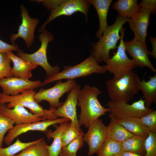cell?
<instances>
[{
  "instance_id": "8d00e7d4",
  "label": "cell",
  "mask_w": 156,
  "mask_h": 156,
  "mask_svg": "<svg viewBox=\"0 0 156 156\" xmlns=\"http://www.w3.org/2000/svg\"><path fill=\"white\" fill-rule=\"evenodd\" d=\"M19 50L17 45L10 44L0 39V53H7L13 51H18Z\"/></svg>"
},
{
  "instance_id": "277c9868",
  "label": "cell",
  "mask_w": 156,
  "mask_h": 156,
  "mask_svg": "<svg viewBox=\"0 0 156 156\" xmlns=\"http://www.w3.org/2000/svg\"><path fill=\"white\" fill-rule=\"evenodd\" d=\"M106 72L103 66L99 65L91 54L81 63L73 66H65L62 71L51 76L47 77L41 83V86L63 79L73 80L76 78L88 76L93 73L102 74Z\"/></svg>"
},
{
  "instance_id": "4316f807",
  "label": "cell",
  "mask_w": 156,
  "mask_h": 156,
  "mask_svg": "<svg viewBox=\"0 0 156 156\" xmlns=\"http://www.w3.org/2000/svg\"><path fill=\"white\" fill-rule=\"evenodd\" d=\"M48 145L44 138L28 146L14 156H48Z\"/></svg>"
},
{
  "instance_id": "d6a6232c",
  "label": "cell",
  "mask_w": 156,
  "mask_h": 156,
  "mask_svg": "<svg viewBox=\"0 0 156 156\" xmlns=\"http://www.w3.org/2000/svg\"><path fill=\"white\" fill-rule=\"evenodd\" d=\"M145 156H156V133L150 131L145 142Z\"/></svg>"
},
{
  "instance_id": "7402d4cb",
  "label": "cell",
  "mask_w": 156,
  "mask_h": 156,
  "mask_svg": "<svg viewBox=\"0 0 156 156\" xmlns=\"http://www.w3.org/2000/svg\"><path fill=\"white\" fill-rule=\"evenodd\" d=\"M69 122L60 124L53 131L47 132L46 136L48 139L52 138L53 142L48 146V156H59L62 145L61 139L63 133L69 124Z\"/></svg>"
},
{
  "instance_id": "e575fe53",
  "label": "cell",
  "mask_w": 156,
  "mask_h": 156,
  "mask_svg": "<svg viewBox=\"0 0 156 156\" xmlns=\"http://www.w3.org/2000/svg\"><path fill=\"white\" fill-rule=\"evenodd\" d=\"M14 124L15 122L12 119L0 115V134L3 137L13 127Z\"/></svg>"
},
{
  "instance_id": "83f0119b",
  "label": "cell",
  "mask_w": 156,
  "mask_h": 156,
  "mask_svg": "<svg viewBox=\"0 0 156 156\" xmlns=\"http://www.w3.org/2000/svg\"><path fill=\"white\" fill-rule=\"evenodd\" d=\"M123 151L121 143L107 138L96 154L97 156H120Z\"/></svg>"
},
{
  "instance_id": "b9f144b4",
  "label": "cell",
  "mask_w": 156,
  "mask_h": 156,
  "mask_svg": "<svg viewBox=\"0 0 156 156\" xmlns=\"http://www.w3.org/2000/svg\"></svg>"
},
{
  "instance_id": "2e32d148",
  "label": "cell",
  "mask_w": 156,
  "mask_h": 156,
  "mask_svg": "<svg viewBox=\"0 0 156 156\" xmlns=\"http://www.w3.org/2000/svg\"><path fill=\"white\" fill-rule=\"evenodd\" d=\"M126 51L127 52L135 62L137 66L146 67L153 73L156 72L148 57L149 51L147 47L144 46L138 39L134 37L132 40L124 41Z\"/></svg>"
},
{
  "instance_id": "d590c367",
  "label": "cell",
  "mask_w": 156,
  "mask_h": 156,
  "mask_svg": "<svg viewBox=\"0 0 156 156\" xmlns=\"http://www.w3.org/2000/svg\"><path fill=\"white\" fill-rule=\"evenodd\" d=\"M140 8L149 10L151 12L155 14L156 11V1L155 0H143L138 5Z\"/></svg>"
},
{
  "instance_id": "8fae6325",
  "label": "cell",
  "mask_w": 156,
  "mask_h": 156,
  "mask_svg": "<svg viewBox=\"0 0 156 156\" xmlns=\"http://www.w3.org/2000/svg\"><path fill=\"white\" fill-rule=\"evenodd\" d=\"M70 121L68 119L60 118L53 120H46L37 122L16 125L8 131L4 139V142L9 146L16 138L24 133L34 131L46 132L51 126Z\"/></svg>"
},
{
  "instance_id": "9a60e30c",
  "label": "cell",
  "mask_w": 156,
  "mask_h": 156,
  "mask_svg": "<svg viewBox=\"0 0 156 156\" xmlns=\"http://www.w3.org/2000/svg\"><path fill=\"white\" fill-rule=\"evenodd\" d=\"M20 9L21 23L19 26L18 33L12 34L10 36V39L12 44H14L16 40L18 38H21L24 40L27 47L29 48L34 39L35 30L39 21L37 18H31L23 5H21Z\"/></svg>"
},
{
  "instance_id": "5bb4252c",
  "label": "cell",
  "mask_w": 156,
  "mask_h": 156,
  "mask_svg": "<svg viewBox=\"0 0 156 156\" xmlns=\"http://www.w3.org/2000/svg\"><path fill=\"white\" fill-rule=\"evenodd\" d=\"M41 83L39 80L32 81L12 77L0 79V86L2 88L3 94L14 96L26 91L40 87L41 86Z\"/></svg>"
},
{
  "instance_id": "e0dca14e",
  "label": "cell",
  "mask_w": 156,
  "mask_h": 156,
  "mask_svg": "<svg viewBox=\"0 0 156 156\" xmlns=\"http://www.w3.org/2000/svg\"><path fill=\"white\" fill-rule=\"evenodd\" d=\"M151 13V11L149 10L140 8L135 15L128 19L127 22L134 34V37L139 40L145 47H147L146 38Z\"/></svg>"
},
{
  "instance_id": "8992f818",
  "label": "cell",
  "mask_w": 156,
  "mask_h": 156,
  "mask_svg": "<svg viewBox=\"0 0 156 156\" xmlns=\"http://www.w3.org/2000/svg\"><path fill=\"white\" fill-rule=\"evenodd\" d=\"M38 38L41 45L37 51L32 54H28L19 50L17 55L25 61L42 67L45 71L47 77H50L59 72L60 70L58 65L53 67L51 66L47 58V46L49 42L53 40V36L48 31L45 30L39 35Z\"/></svg>"
},
{
  "instance_id": "f35d334b",
  "label": "cell",
  "mask_w": 156,
  "mask_h": 156,
  "mask_svg": "<svg viewBox=\"0 0 156 156\" xmlns=\"http://www.w3.org/2000/svg\"><path fill=\"white\" fill-rule=\"evenodd\" d=\"M149 40L152 46V51L151 52H149L150 54L155 59L156 58V37H150Z\"/></svg>"
},
{
  "instance_id": "5b68a950",
  "label": "cell",
  "mask_w": 156,
  "mask_h": 156,
  "mask_svg": "<svg viewBox=\"0 0 156 156\" xmlns=\"http://www.w3.org/2000/svg\"><path fill=\"white\" fill-rule=\"evenodd\" d=\"M36 92L29 90L14 96L6 95L0 92V103H8L6 107L10 109L19 105L29 109L30 112L45 120H53L57 118L53 114L54 110L44 109L37 103L34 99Z\"/></svg>"
},
{
  "instance_id": "484cf974",
  "label": "cell",
  "mask_w": 156,
  "mask_h": 156,
  "mask_svg": "<svg viewBox=\"0 0 156 156\" xmlns=\"http://www.w3.org/2000/svg\"><path fill=\"white\" fill-rule=\"evenodd\" d=\"M145 139L142 137L133 135L121 143L122 149L124 151L145 156Z\"/></svg>"
},
{
  "instance_id": "ba28073f",
  "label": "cell",
  "mask_w": 156,
  "mask_h": 156,
  "mask_svg": "<svg viewBox=\"0 0 156 156\" xmlns=\"http://www.w3.org/2000/svg\"><path fill=\"white\" fill-rule=\"evenodd\" d=\"M77 84L73 80L68 79L65 82L58 81L53 87L47 89L41 88L34 96L35 101L38 103L45 101L49 103L50 109H56L62 104L59 100L65 93L69 92Z\"/></svg>"
},
{
  "instance_id": "4dcf8cb0",
  "label": "cell",
  "mask_w": 156,
  "mask_h": 156,
  "mask_svg": "<svg viewBox=\"0 0 156 156\" xmlns=\"http://www.w3.org/2000/svg\"><path fill=\"white\" fill-rule=\"evenodd\" d=\"M83 133L81 129L77 128L71 122L64 130L61 139L62 148L64 147L81 134Z\"/></svg>"
},
{
  "instance_id": "3957f363",
  "label": "cell",
  "mask_w": 156,
  "mask_h": 156,
  "mask_svg": "<svg viewBox=\"0 0 156 156\" xmlns=\"http://www.w3.org/2000/svg\"><path fill=\"white\" fill-rule=\"evenodd\" d=\"M128 18L118 15L114 23L107 26L103 36L93 44L91 54L99 64L103 62H105L111 57L110 51L117 48V42L121 38L119 32L123 25L127 22Z\"/></svg>"
},
{
  "instance_id": "603a6c76",
  "label": "cell",
  "mask_w": 156,
  "mask_h": 156,
  "mask_svg": "<svg viewBox=\"0 0 156 156\" xmlns=\"http://www.w3.org/2000/svg\"><path fill=\"white\" fill-rule=\"evenodd\" d=\"M110 122L107 126V138L122 143L133 135L109 114Z\"/></svg>"
},
{
  "instance_id": "7c38bea8",
  "label": "cell",
  "mask_w": 156,
  "mask_h": 156,
  "mask_svg": "<svg viewBox=\"0 0 156 156\" xmlns=\"http://www.w3.org/2000/svg\"><path fill=\"white\" fill-rule=\"evenodd\" d=\"M83 140L88 145V155L91 156L98 151L107 137V126L101 119L95 120L88 128Z\"/></svg>"
},
{
  "instance_id": "f546056e",
  "label": "cell",
  "mask_w": 156,
  "mask_h": 156,
  "mask_svg": "<svg viewBox=\"0 0 156 156\" xmlns=\"http://www.w3.org/2000/svg\"><path fill=\"white\" fill-rule=\"evenodd\" d=\"M39 139L27 142H23L18 139L12 144L5 148L0 147V156H14L28 146L37 142Z\"/></svg>"
},
{
  "instance_id": "cb8c5ba5",
  "label": "cell",
  "mask_w": 156,
  "mask_h": 156,
  "mask_svg": "<svg viewBox=\"0 0 156 156\" xmlns=\"http://www.w3.org/2000/svg\"><path fill=\"white\" fill-rule=\"evenodd\" d=\"M140 90L142 93L145 105L148 108L156 101V75L151 77L148 81L144 79L140 81Z\"/></svg>"
},
{
  "instance_id": "44dd1931",
  "label": "cell",
  "mask_w": 156,
  "mask_h": 156,
  "mask_svg": "<svg viewBox=\"0 0 156 156\" xmlns=\"http://www.w3.org/2000/svg\"><path fill=\"white\" fill-rule=\"evenodd\" d=\"M95 8L98 14L99 22V27L96 36L99 39L102 36L105 30L107 27V14L112 0H88Z\"/></svg>"
},
{
  "instance_id": "d6986e66",
  "label": "cell",
  "mask_w": 156,
  "mask_h": 156,
  "mask_svg": "<svg viewBox=\"0 0 156 156\" xmlns=\"http://www.w3.org/2000/svg\"><path fill=\"white\" fill-rule=\"evenodd\" d=\"M6 53L13 64L11 69L12 77L29 80L32 77V71L37 68L38 66L25 61L14 55L12 51Z\"/></svg>"
},
{
  "instance_id": "ab89813d",
  "label": "cell",
  "mask_w": 156,
  "mask_h": 156,
  "mask_svg": "<svg viewBox=\"0 0 156 156\" xmlns=\"http://www.w3.org/2000/svg\"><path fill=\"white\" fill-rule=\"evenodd\" d=\"M120 156H145L133 153L124 151Z\"/></svg>"
},
{
  "instance_id": "ffe728a7",
  "label": "cell",
  "mask_w": 156,
  "mask_h": 156,
  "mask_svg": "<svg viewBox=\"0 0 156 156\" xmlns=\"http://www.w3.org/2000/svg\"><path fill=\"white\" fill-rule=\"evenodd\" d=\"M115 118L127 130L134 135L146 138L150 131L149 129L142 122L140 118Z\"/></svg>"
},
{
  "instance_id": "60d3db41",
  "label": "cell",
  "mask_w": 156,
  "mask_h": 156,
  "mask_svg": "<svg viewBox=\"0 0 156 156\" xmlns=\"http://www.w3.org/2000/svg\"><path fill=\"white\" fill-rule=\"evenodd\" d=\"M4 138L0 134V147H2Z\"/></svg>"
},
{
  "instance_id": "f1b7e54d",
  "label": "cell",
  "mask_w": 156,
  "mask_h": 156,
  "mask_svg": "<svg viewBox=\"0 0 156 156\" xmlns=\"http://www.w3.org/2000/svg\"><path fill=\"white\" fill-rule=\"evenodd\" d=\"M84 133L78 136L66 146L62 148L59 156H77L79 150L84 145Z\"/></svg>"
},
{
  "instance_id": "4fadbf2b",
  "label": "cell",
  "mask_w": 156,
  "mask_h": 156,
  "mask_svg": "<svg viewBox=\"0 0 156 156\" xmlns=\"http://www.w3.org/2000/svg\"><path fill=\"white\" fill-rule=\"evenodd\" d=\"M81 86L77 84L70 91L66 99L59 107L54 110L53 114L57 118L60 117L69 119L77 128H80L77 118L76 107Z\"/></svg>"
},
{
  "instance_id": "7a4b0ae2",
  "label": "cell",
  "mask_w": 156,
  "mask_h": 156,
  "mask_svg": "<svg viewBox=\"0 0 156 156\" xmlns=\"http://www.w3.org/2000/svg\"><path fill=\"white\" fill-rule=\"evenodd\" d=\"M140 78L133 70L120 78L107 81L106 85L110 101L128 103L140 91Z\"/></svg>"
},
{
  "instance_id": "6da1fadb",
  "label": "cell",
  "mask_w": 156,
  "mask_h": 156,
  "mask_svg": "<svg viewBox=\"0 0 156 156\" xmlns=\"http://www.w3.org/2000/svg\"><path fill=\"white\" fill-rule=\"evenodd\" d=\"M101 93L98 88L88 85L80 89L77 104L81 108L78 120L80 126L88 128L100 117L109 112V109L103 106L98 100V97Z\"/></svg>"
},
{
  "instance_id": "d4e9b609",
  "label": "cell",
  "mask_w": 156,
  "mask_h": 156,
  "mask_svg": "<svg viewBox=\"0 0 156 156\" xmlns=\"http://www.w3.org/2000/svg\"><path fill=\"white\" fill-rule=\"evenodd\" d=\"M112 6L118 13V16L127 18L134 16L140 9L137 0H118Z\"/></svg>"
},
{
  "instance_id": "74e56055",
  "label": "cell",
  "mask_w": 156,
  "mask_h": 156,
  "mask_svg": "<svg viewBox=\"0 0 156 156\" xmlns=\"http://www.w3.org/2000/svg\"><path fill=\"white\" fill-rule=\"evenodd\" d=\"M42 2L44 5L49 10H51L60 4L63 0H35Z\"/></svg>"
},
{
  "instance_id": "1f68e13d",
  "label": "cell",
  "mask_w": 156,
  "mask_h": 156,
  "mask_svg": "<svg viewBox=\"0 0 156 156\" xmlns=\"http://www.w3.org/2000/svg\"><path fill=\"white\" fill-rule=\"evenodd\" d=\"M11 62L6 53H0V79L12 77Z\"/></svg>"
},
{
  "instance_id": "52a82bcc",
  "label": "cell",
  "mask_w": 156,
  "mask_h": 156,
  "mask_svg": "<svg viewBox=\"0 0 156 156\" xmlns=\"http://www.w3.org/2000/svg\"><path fill=\"white\" fill-rule=\"evenodd\" d=\"M120 32V42L116 54L107 60L106 65L103 66L106 72L112 74L113 78L116 79L120 78L137 67L135 61L129 59L126 53L123 40L125 29L122 27Z\"/></svg>"
},
{
  "instance_id": "30bf717a",
  "label": "cell",
  "mask_w": 156,
  "mask_h": 156,
  "mask_svg": "<svg viewBox=\"0 0 156 156\" xmlns=\"http://www.w3.org/2000/svg\"><path fill=\"white\" fill-rule=\"evenodd\" d=\"M90 4L88 0H63L60 4L51 10L49 18L40 27L39 31L42 32L44 30L46 25L56 18L63 15L69 16L77 12L83 14L86 20H87Z\"/></svg>"
},
{
  "instance_id": "836d02e7",
  "label": "cell",
  "mask_w": 156,
  "mask_h": 156,
  "mask_svg": "<svg viewBox=\"0 0 156 156\" xmlns=\"http://www.w3.org/2000/svg\"><path fill=\"white\" fill-rule=\"evenodd\" d=\"M140 118L150 131L156 133V110L153 109Z\"/></svg>"
},
{
  "instance_id": "ac0fdd59",
  "label": "cell",
  "mask_w": 156,
  "mask_h": 156,
  "mask_svg": "<svg viewBox=\"0 0 156 156\" xmlns=\"http://www.w3.org/2000/svg\"><path fill=\"white\" fill-rule=\"evenodd\" d=\"M0 115L12 119L16 125L46 120L38 115L29 112L24 107L19 105L10 109L8 108L5 104L0 103Z\"/></svg>"
},
{
  "instance_id": "9c48e42d",
  "label": "cell",
  "mask_w": 156,
  "mask_h": 156,
  "mask_svg": "<svg viewBox=\"0 0 156 156\" xmlns=\"http://www.w3.org/2000/svg\"><path fill=\"white\" fill-rule=\"evenodd\" d=\"M109 114L116 118H140L153 109L145 105L144 100L141 99L131 104L121 101H109L107 103Z\"/></svg>"
}]
</instances>
